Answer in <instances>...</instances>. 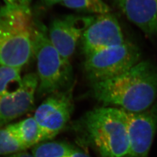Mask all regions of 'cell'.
Here are the masks:
<instances>
[{"label":"cell","instance_id":"obj_1","mask_svg":"<svg viewBox=\"0 0 157 157\" xmlns=\"http://www.w3.org/2000/svg\"><path fill=\"white\" fill-rule=\"evenodd\" d=\"M91 85L93 97L105 105L126 112H143L157 98V65L140 61L125 73Z\"/></svg>","mask_w":157,"mask_h":157},{"label":"cell","instance_id":"obj_2","mask_svg":"<svg viewBox=\"0 0 157 157\" xmlns=\"http://www.w3.org/2000/svg\"><path fill=\"white\" fill-rule=\"evenodd\" d=\"M75 127L81 139L100 157H130L124 110L111 107L93 109L86 113Z\"/></svg>","mask_w":157,"mask_h":157},{"label":"cell","instance_id":"obj_3","mask_svg":"<svg viewBox=\"0 0 157 157\" xmlns=\"http://www.w3.org/2000/svg\"><path fill=\"white\" fill-rule=\"evenodd\" d=\"M32 12L0 8V66L22 68L34 56Z\"/></svg>","mask_w":157,"mask_h":157},{"label":"cell","instance_id":"obj_4","mask_svg":"<svg viewBox=\"0 0 157 157\" xmlns=\"http://www.w3.org/2000/svg\"><path fill=\"white\" fill-rule=\"evenodd\" d=\"M33 53L39 80L37 94L48 96L72 86L73 69L71 62L65 59L52 45L45 26L36 21H34Z\"/></svg>","mask_w":157,"mask_h":157},{"label":"cell","instance_id":"obj_5","mask_svg":"<svg viewBox=\"0 0 157 157\" xmlns=\"http://www.w3.org/2000/svg\"><path fill=\"white\" fill-rule=\"evenodd\" d=\"M141 52L129 41L85 56L84 73L91 84L126 72L140 62Z\"/></svg>","mask_w":157,"mask_h":157},{"label":"cell","instance_id":"obj_6","mask_svg":"<svg viewBox=\"0 0 157 157\" xmlns=\"http://www.w3.org/2000/svg\"><path fill=\"white\" fill-rule=\"evenodd\" d=\"M73 111V86L47 96L33 116L43 132L44 141L53 139L64 129Z\"/></svg>","mask_w":157,"mask_h":157},{"label":"cell","instance_id":"obj_7","mask_svg":"<svg viewBox=\"0 0 157 157\" xmlns=\"http://www.w3.org/2000/svg\"><path fill=\"white\" fill-rule=\"evenodd\" d=\"M126 40L116 17L110 13L94 15L81 39L85 56L107 48L120 45Z\"/></svg>","mask_w":157,"mask_h":157},{"label":"cell","instance_id":"obj_8","mask_svg":"<svg viewBox=\"0 0 157 157\" xmlns=\"http://www.w3.org/2000/svg\"><path fill=\"white\" fill-rule=\"evenodd\" d=\"M92 19L93 16L67 15L56 17L51 23L47 29L49 39L65 59L70 61Z\"/></svg>","mask_w":157,"mask_h":157},{"label":"cell","instance_id":"obj_9","mask_svg":"<svg viewBox=\"0 0 157 157\" xmlns=\"http://www.w3.org/2000/svg\"><path fill=\"white\" fill-rule=\"evenodd\" d=\"M124 112L130 157H148L157 132V103L143 112Z\"/></svg>","mask_w":157,"mask_h":157},{"label":"cell","instance_id":"obj_10","mask_svg":"<svg viewBox=\"0 0 157 157\" xmlns=\"http://www.w3.org/2000/svg\"><path fill=\"white\" fill-rule=\"evenodd\" d=\"M38 84L37 74L28 73L17 89L0 95V129L33 108Z\"/></svg>","mask_w":157,"mask_h":157},{"label":"cell","instance_id":"obj_11","mask_svg":"<svg viewBox=\"0 0 157 157\" xmlns=\"http://www.w3.org/2000/svg\"><path fill=\"white\" fill-rule=\"evenodd\" d=\"M114 5L144 33L157 34V0H113Z\"/></svg>","mask_w":157,"mask_h":157},{"label":"cell","instance_id":"obj_12","mask_svg":"<svg viewBox=\"0 0 157 157\" xmlns=\"http://www.w3.org/2000/svg\"><path fill=\"white\" fill-rule=\"evenodd\" d=\"M29 148L44 142V136L39 124L33 117H29L17 123L6 126Z\"/></svg>","mask_w":157,"mask_h":157},{"label":"cell","instance_id":"obj_13","mask_svg":"<svg viewBox=\"0 0 157 157\" xmlns=\"http://www.w3.org/2000/svg\"><path fill=\"white\" fill-rule=\"evenodd\" d=\"M74 147L63 141H44L34 146V157H68Z\"/></svg>","mask_w":157,"mask_h":157},{"label":"cell","instance_id":"obj_14","mask_svg":"<svg viewBox=\"0 0 157 157\" xmlns=\"http://www.w3.org/2000/svg\"><path fill=\"white\" fill-rule=\"evenodd\" d=\"M61 4L71 10L94 15L108 13L111 11L102 0H63Z\"/></svg>","mask_w":157,"mask_h":157},{"label":"cell","instance_id":"obj_15","mask_svg":"<svg viewBox=\"0 0 157 157\" xmlns=\"http://www.w3.org/2000/svg\"><path fill=\"white\" fill-rule=\"evenodd\" d=\"M21 69L19 67L0 66V95L17 89L22 83Z\"/></svg>","mask_w":157,"mask_h":157},{"label":"cell","instance_id":"obj_16","mask_svg":"<svg viewBox=\"0 0 157 157\" xmlns=\"http://www.w3.org/2000/svg\"><path fill=\"white\" fill-rule=\"evenodd\" d=\"M26 149L27 147L6 126L0 129V155H10Z\"/></svg>","mask_w":157,"mask_h":157},{"label":"cell","instance_id":"obj_17","mask_svg":"<svg viewBox=\"0 0 157 157\" xmlns=\"http://www.w3.org/2000/svg\"><path fill=\"white\" fill-rule=\"evenodd\" d=\"M4 2L6 6L32 12L30 8L32 0H4Z\"/></svg>","mask_w":157,"mask_h":157},{"label":"cell","instance_id":"obj_18","mask_svg":"<svg viewBox=\"0 0 157 157\" xmlns=\"http://www.w3.org/2000/svg\"><path fill=\"white\" fill-rule=\"evenodd\" d=\"M68 157H90L88 154L83 151L74 148L73 151L71 155Z\"/></svg>","mask_w":157,"mask_h":157},{"label":"cell","instance_id":"obj_19","mask_svg":"<svg viewBox=\"0 0 157 157\" xmlns=\"http://www.w3.org/2000/svg\"><path fill=\"white\" fill-rule=\"evenodd\" d=\"M7 157H34V156L32 155V154H30L28 152L23 151L8 155Z\"/></svg>","mask_w":157,"mask_h":157},{"label":"cell","instance_id":"obj_20","mask_svg":"<svg viewBox=\"0 0 157 157\" xmlns=\"http://www.w3.org/2000/svg\"><path fill=\"white\" fill-rule=\"evenodd\" d=\"M40 1L46 6H52L59 3H61L63 0H40Z\"/></svg>","mask_w":157,"mask_h":157}]
</instances>
